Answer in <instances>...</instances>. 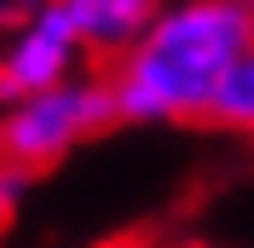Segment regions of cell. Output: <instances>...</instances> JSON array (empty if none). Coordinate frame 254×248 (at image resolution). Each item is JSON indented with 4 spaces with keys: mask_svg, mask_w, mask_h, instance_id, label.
Returning a JSON list of instances; mask_svg holds the SVG:
<instances>
[{
    "mask_svg": "<svg viewBox=\"0 0 254 248\" xmlns=\"http://www.w3.org/2000/svg\"><path fill=\"white\" fill-rule=\"evenodd\" d=\"M41 6H52L58 17H69L81 29V41H93V47H122L127 35L150 17L156 0H41Z\"/></svg>",
    "mask_w": 254,
    "mask_h": 248,
    "instance_id": "cell-5",
    "label": "cell"
},
{
    "mask_svg": "<svg viewBox=\"0 0 254 248\" xmlns=\"http://www.w3.org/2000/svg\"><path fill=\"white\" fill-rule=\"evenodd\" d=\"M116 122H122L116 87L87 69L81 87H47V93L23 98L0 122V168L23 173V179H41L69 144H81L87 133H104Z\"/></svg>",
    "mask_w": 254,
    "mask_h": 248,
    "instance_id": "cell-2",
    "label": "cell"
},
{
    "mask_svg": "<svg viewBox=\"0 0 254 248\" xmlns=\"http://www.w3.org/2000/svg\"><path fill=\"white\" fill-rule=\"evenodd\" d=\"M254 52V6L249 0H190L174 17L150 23V35L93 52V75L116 87L122 122L168 116L179 122L190 104L214 93V81Z\"/></svg>",
    "mask_w": 254,
    "mask_h": 248,
    "instance_id": "cell-1",
    "label": "cell"
},
{
    "mask_svg": "<svg viewBox=\"0 0 254 248\" xmlns=\"http://www.w3.org/2000/svg\"><path fill=\"white\" fill-rule=\"evenodd\" d=\"M249 6H254V0H249Z\"/></svg>",
    "mask_w": 254,
    "mask_h": 248,
    "instance_id": "cell-7",
    "label": "cell"
},
{
    "mask_svg": "<svg viewBox=\"0 0 254 248\" xmlns=\"http://www.w3.org/2000/svg\"><path fill=\"white\" fill-rule=\"evenodd\" d=\"M29 185L23 173H12V168H0V231H6V219H12V202H17V190Z\"/></svg>",
    "mask_w": 254,
    "mask_h": 248,
    "instance_id": "cell-6",
    "label": "cell"
},
{
    "mask_svg": "<svg viewBox=\"0 0 254 248\" xmlns=\"http://www.w3.org/2000/svg\"><path fill=\"white\" fill-rule=\"evenodd\" d=\"M75 41H81L75 23L58 17L52 6H41L35 29L0 58V98H35V93H47V87H58L64 63H69V52H75Z\"/></svg>",
    "mask_w": 254,
    "mask_h": 248,
    "instance_id": "cell-3",
    "label": "cell"
},
{
    "mask_svg": "<svg viewBox=\"0 0 254 248\" xmlns=\"http://www.w3.org/2000/svg\"><path fill=\"white\" fill-rule=\"evenodd\" d=\"M179 127H202V133H243L254 139V52H243L202 104H190L179 116Z\"/></svg>",
    "mask_w": 254,
    "mask_h": 248,
    "instance_id": "cell-4",
    "label": "cell"
}]
</instances>
